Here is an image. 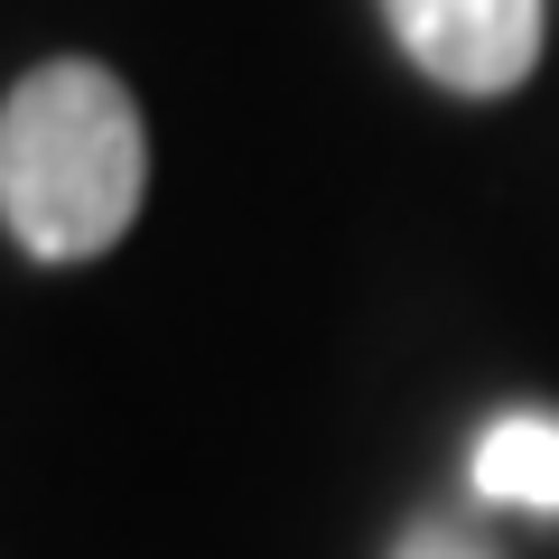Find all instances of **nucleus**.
Segmentation results:
<instances>
[{
    "instance_id": "obj_2",
    "label": "nucleus",
    "mask_w": 559,
    "mask_h": 559,
    "mask_svg": "<svg viewBox=\"0 0 559 559\" xmlns=\"http://www.w3.org/2000/svg\"><path fill=\"white\" fill-rule=\"evenodd\" d=\"M401 57L466 103L513 94L540 66V0H382Z\"/></svg>"
},
{
    "instance_id": "obj_4",
    "label": "nucleus",
    "mask_w": 559,
    "mask_h": 559,
    "mask_svg": "<svg viewBox=\"0 0 559 559\" xmlns=\"http://www.w3.org/2000/svg\"><path fill=\"white\" fill-rule=\"evenodd\" d=\"M392 559H485V550H476V540H457V532H411Z\"/></svg>"
},
{
    "instance_id": "obj_3",
    "label": "nucleus",
    "mask_w": 559,
    "mask_h": 559,
    "mask_svg": "<svg viewBox=\"0 0 559 559\" xmlns=\"http://www.w3.org/2000/svg\"><path fill=\"white\" fill-rule=\"evenodd\" d=\"M476 495L513 513H559V419L550 411H503L476 439Z\"/></svg>"
},
{
    "instance_id": "obj_1",
    "label": "nucleus",
    "mask_w": 559,
    "mask_h": 559,
    "mask_svg": "<svg viewBox=\"0 0 559 559\" xmlns=\"http://www.w3.org/2000/svg\"><path fill=\"white\" fill-rule=\"evenodd\" d=\"M150 140L140 103L94 57H57L0 103V215L28 261H94L131 234Z\"/></svg>"
}]
</instances>
